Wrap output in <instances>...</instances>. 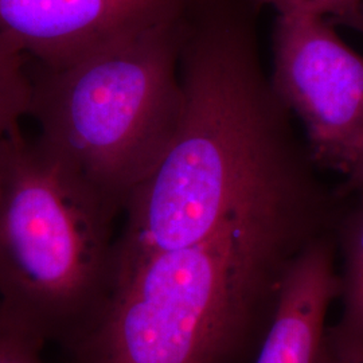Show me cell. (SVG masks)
Here are the masks:
<instances>
[{"label":"cell","instance_id":"obj_1","mask_svg":"<svg viewBox=\"0 0 363 363\" xmlns=\"http://www.w3.org/2000/svg\"><path fill=\"white\" fill-rule=\"evenodd\" d=\"M249 0H193L171 148L132 193L115 257L174 250L225 225L339 202L273 85Z\"/></svg>","mask_w":363,"mask_h":363},{"label":"cell","instance_id":"obj_2","mask_svg":"<svg viewBox=\"0 0 363 363\" xmlns=\"http://www.w3.org/2000/svg\"><path fill=\"white\" fill-rule=\"evenodd\" d=\"M330 220L294 211L237 220L189 247L115 257L97 308L66 343L70 363H247L286 276Z\"/></svg>","mask_w":363,"mask_h":363},{"label":"cell","instance_id":"obj_3","mask_svg":"<svg viewBox=\"0 0 363 363\" xmlns=\"http://www.w3.org/2000/svg\"><path fill=\"white\" fill-rule=\"evenodd\" d=\"M189 9L74 65L30 64L37 138L120 213L179 130Z\"/></svg>","mask_w":363,"mask_h":363},{"label":"cell","instance_id":"obj_4","mask_svg":"<svg viewBox=\"0 0 363 363\" xmlns=\"http://www.w3.org/2000/svg\"><path fill=\"white\" fill-rule=\"evenodd\" d=\"M120 211L39 140L0 144V306L65 346L104 298Z\"/></svg>","mask_w":363,"mask_h":363},{"label":"cell","instance_id":"obj_5","mask_svg":"<svg viewBox=\"0 0 363 363\" xmlns=\"http://www.w3.org/2000/svg\"><path fill=\"white\" fill-rule=\"evenodd\" d=\"M272 55L273 85L316 164L345 177L363 144V55L313 15H277Z\"/></svg>","mask_w":363,"mask_h":363},{"label":"cell","instance_id":"obj_6","mask_svg":"<svg viewBox=\"0 0 363 363\" xmlns=\"http://www.w3.org/2000/svg\"><path fill=\"white\" fill-rule=\"evenodd\" d=\"M191 1L0 0V33L33 62L64 69L181 16Z\"/></svg>","mask_w":363,"mask_h":363},{"label":"cell","instance_id":"obj_7","mask_svg":"<svg viewBox=\"0 0 363 363\" xmlns=\"http://www.w3.org/2000/svg\"><path fill=\"white\" fill-rule=\"evenodd\" d=\"M337 252V232H333L298 255L255 363L318 362L327 331V312L340 296Z\"/></svg>","mask_w":363,"mask_h":363},{"label":"cell","instance_id":"obj_8","mask_svg":"<svg viewBox=\"0 0 363 363\" xmlns=\"http://www.w3.org/2000/svg\"><path fill=\"white\" fill-rule=\"evenodd\" d=\"M358 202L345 208L337 226V249L342 256L340 296L343 311L333 325L346 337L363 340V193Z\"/></svg>","mask_w":363,"mask_h":363},{"label":"cell","instance_id":"obj_9","mask_svg":"<svg viewBox=\"0 0 363 363\" xmlns=\"http://www.w3.org/2000/svg\"><path fill=\"white\" fill-rule=\"evenodd\" d=\"M28 55L16 42L0 33V144L21 130L28 116L33 82Z\"/></svg>","mask_w":363,"mask_h":363},{"label":"cell","instance_id":"obj_10","mask_svg":"<svg viewBox=\"0 0 363 363\" xmlns=\"http://www.w3.org/2000/svg\"><path fill=\"white\" fill-rule=\"evenodd\" d=\"M46 342L0 306V363H46Z\"/></svg>","mask_w":363,"mask_h":363},{"label":"cell","instance_id":"obj_11","mask_svg":"<svg viewBox=\"0 0 363 363\" xmlns=\"http://www.w3.org/2000/svg\"><path fill=\"white\" fill-rule=\"evenodd\" d=\"M257 10L272 7L277 15H313L345 25L362 11L363 0H249Z\"/></svg>","mask_w":363,"mask_h":363},{"label":"cell","instance_id":"obj_12","mask_svg":"<svg viewBox=\"0 0 363 363\" xmlns=\"http://www.w3.org/2000/svg\"><path fill=\"white\" fill-rule=\"evenodd\" d=\"M316 363H363V340L346 337L330 327Z\"/></svg>","mask_w":363,"mask_h":363},{"label":"cell","instance_id":"obj_13","mask_svg":"<svg viewBox=\"0 0 363 363\" xmlns=\"http://www.w3.org/2000/svg\"><path fill=\"white\" fill-rule=\"evenodd\" d=\"M346 26L351 27L363 34V10L357 16H354ZM337 193L343 199H347L351 195L363 193V144L352 166L345 175V181L339 184Z\"/></svg>","mask_w":363,"mask_h":363}]
</instances>
